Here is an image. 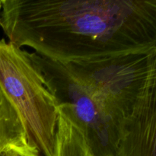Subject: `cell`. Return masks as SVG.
Returning <instances> with one entry per match:
<instances>
[{
    "label": "cell",
    "mask_w": 156,
    "mask_h": 156,
    "mask_svg": "<svg viewBox=\"0 0 156 156\" xmlns=\"http://www.w3.org/2000/svg\"><path fill=\"white\" fill-rule=\"evenodd\" d=\"M117 156H156V48L144 85L122 126Z\"/></svg>",
    "instance_id": "cell-5"
},
{
    "label": "cell",
    "mask_w": 156,
    "mask_h": 156,
    "mask_svg": "<svg viewBox=\"0 0 156 156\" xmlns=\"http://www.w3.org/2000/svg\"><path fill=\"white\" fill-rule=\"evenodd\" d=\"M10 156H15V153H14V151H12V152H11Z\"/></svg>",
    "instance_id": "cell-9"
},
{
    "label": "cell",
    "mask_w": 156,
    "mask_h": 156,
    "mask_svg": "<svg viewBox=\"0 0 156 156\" xmlns=\"http://www.w3.org/2000/svg\"><path fill=\"white\" fill-rule=\"evenodd\" d=\"M57 133L54 156H91L80 129L66 114L58 109Z\"/></svg>",
    "instance_id": "cell-7"
},
{
    "label": "cell",
    "mask_w": 156,
    "mask_h": 156,
    "mask_svg": "<svg viewBox=\"0 0 156 156\" xmlns=\"http://www.w3.org/2000/svg\"><path fill=\"white\" fill-rule=\"evenodd\" d=\"M9 42L67 65L156 48V0H0Z\"/></svg>",
    "instance_id": "cell-1"
},
{
    "label": "cell",
    "mask_w": 156,
    "mask_h": 156,
    "mask_svg": "<svg viewBox=\"0 0 156 156\" xmlns=\"http://www.w3.org/2000/svg\"><path fill=\"white\" fill-rule=\"evenodd\" d=\"M28 56L41 73L58 109L80 129L91 156H117L121 128L65 65L35 52Z\"/></svg>",
    "instance_id": "cell-3"
},
{
    "label": "cell",
    "mask_w": 156,
    "mask_h": 156,
    "mask_svg": "<svg viewBox=\"0 0 156 156\" xmlns=\"http://www.w3.org/2000/svg\"><path fill=\"white\" fill-rule=\"evenodd\" d=\"M12 151L10 152H0V156H10V153Z\"/></svg>",
    "instance_id": "cell-8"
},
{
    "label": "cell",
    "mask_w": 156,
    "mask_h": 156,
    "mask_svg": "<svg viewBox=\"0 0 156 156\" xmlns=\"http://www.w3.org/2000/svg\"><path fill=\"white\" fill-rule=\"evenodd\" d=\"M10 151L35 152L29 146L18 111L0 88V152Z\"/></svg>",
    "instance_id": "cell-6"
},
{
    "label": "cell",
    "mask_w": 156,
    "mask_h": 156,
    "mask_svg": "<svg viewBox=\"0 0 156 156\" xmlns=\"http://www.w3.org/2000/svg\"><path fill=\"white\" fill-rule=\"evenodd\" d=\"M0 88L21 119L29 146L41 156H54L57 104L28 52L0 40Z\"/></svg>",
    "instance_id": "cell-2"
},
{
    "label": "cell",
    "mask_w": 156,
    "mask_h": 156,
    "mask_svg": "<svg viewBox=\"0 0 156 156\" xmlns=\"http://www.w3.org/2000/svg\"><path fill=\"white\" fill-rule=\"evenodd\" d=\"M155 50L65 66L105 107L122 131L144 85Z\"/></svg>",
    "instance_id": "cell-4"
}]
</instances>
